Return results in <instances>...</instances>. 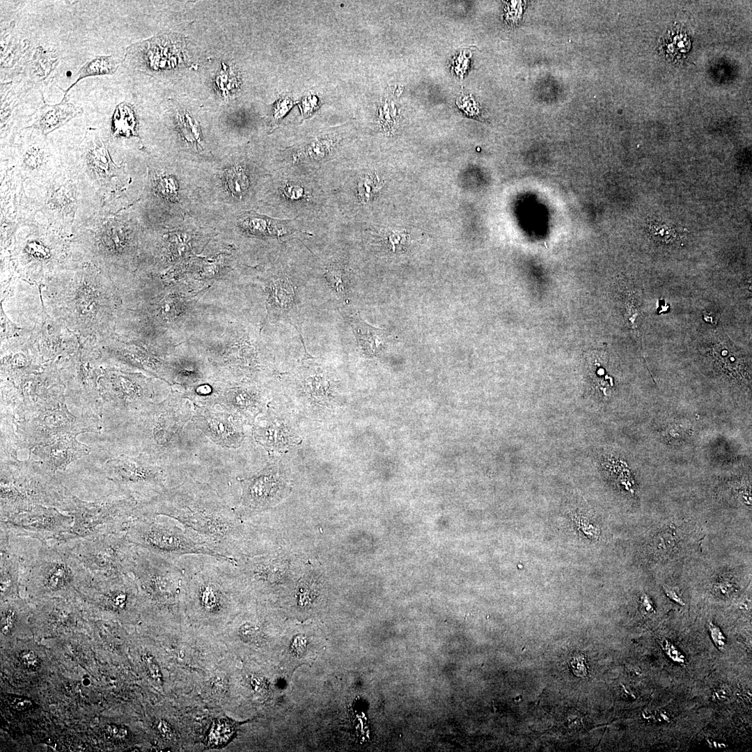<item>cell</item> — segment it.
Listing matches in <instances>:
<instances>
[{
  "mask_svg": "<svg viewBox=\"0 0 752 752\" xmlns=\"http://www.w3.org/2000/svg\"><path fill=\"white\" fill-rule=\"evenodd\" d=\"M46 312L83 338L115 332L120 296L111 278L92 265L65 269L40 288Z\"/></svg>",
  "mask_w": 752,
  "mask_h": 752,
  "instance_id": "1",
  "label": "cell"
},
{
  "mask_svg": "<svg viewBox=\"0 0 752 752\" xmlns=\"http://www.w3.org/2000/svg\"><path fill=\"white\" fill-rule=\"evenodd\" d=\"M145 509L155 515L174 519L199 534L229 564L235 565L242 531L241 517L209 485L186 477L180 485L146 501Z\"/></svg>",
  "mask_w": 752,
  "mask_h": 752,
  "instance_id": "2",
  "label": "cell"
},
{
  "mask_svg": "<svg viewBox=\"0 0 752 752\" xmlns=\"http://www.w3.org/2000/svg\"><path fill=\"white\" fill-rule=\"evenodd\" d=\"M0 473V519L39 506L71 510L75 494L42 461L1 457Z\"/></svg>",
  "mask_w": 752,
  "mask_h": 752,
  "instance_id": "3",
  "label": "cell"
},
{
  "mask_svg": "<svg viewBox=\"0 0 752 752\" xmlns=\"http://www.w3.org/2000/svg\"><path fill=\"white\" fill-rule=\"evenodd\" d=\"M65 396V388L60 383L36 400L21 405L17 415L19 448L31 450L65 436L99 432L98 418L74 416L67 407Z\"/></svg>",
  "mask_w": 752,
  "mask_h": 752,
  "instance_id": "4",
  "label": "cell"
},
{
  "mask_svg": "<svg viewBox=\"0 0 752 752\" xmlns=\"http://www.w3.org/2000/svg\"><path fill=\"white\" fill-rule=\"evenodd\" d=\"M142 504L143 501L118 488L94 501H85L75 495L68 513L73 517L71 528L55 541L92 540L126 531L133 519L141 512Z\"/></svg>",
  "mask_w": 752,
  "mask_h": 752,
  "instance_id": "5",
  "label": "cell"
},
{
  "mask_svg": "<svg viewBox=\"0 0 752 752\" xmlns=\"http://www.w3.org/2000/svg\"><path fill=\"white\" fill-rule=\"evenodd\" d=\"M194 412L189 399L178 393L136 412L135 434L142 453L166 464L171 453L176 450L183 428L191 420Z\"/></svg>",
  "mask_w": 752,
  "mask_h": 752,
  "instance_id": "6",
  "label": "cell"
},
{
  "mask_svg": "<svg viewBox=\"0 0 752 752\" xmlns=\"http://www.w3.org/2000/svg\"><path fill=\"white\" fill-rule=\"evenodd\" d=\"M91 574L63 542L42 543L22 586L36 596H65L78 593Z\"/></svg>",
  "mask_w": 752,
  "mask_h": 752,
  "instance_id": "7",
  "label": "cell"
},
{
  "mask_svg": "<svg viewBox=\"0 0 752 752\" xmlns=\"http://www.w3.org/2000/svg\"><path fill=\"white\" fill-rule=\"evenodd\" d=\"M129 541L134 546L173 558L196 554L228 561L199 534L185 527L162 522L157 515L142 510L130 522L127 531Z\"/></svg>",
  "mask_w": 752,
  "mask_h": 752,
  "instance_id": "8",
  "label": "cell"
},
{
  "mask_svg": "<svg viewBox=\"0 0 752 752\" xmlns=\"http://www.w3.org/2000/svg\"><path fill=\"white\" fill-rule=\"evenodd\" d=\"M130 573L138 594L159 611H173L185 595L187 572L176 558L136 547Z\"/></svg>",
  "mask_w": 752,
  "mask_h": 752,
  "instance_id": "9",
  "label": "cell"
},
{
  "mask_svg": "<svg viewBox=\"0 0 752 752\" xmlns=\"http://www.w3.org/2000/svg\"><path fill=\"white\" fill-rule=\"evenodd\" d=\"M55 364L66 396L82 409L83 414L101 417L104 402L99 380L107 366L97 341L80 337L77 350Z\"/></svg>",
  "mask_w": 752,
  "mask_h": 752,
  "instance_id": "10",
  "label": "cell"
},
{
  "mask_svg": "<svg viewBox=\"0 0 752 752\" xmlns=\"http://www.w3.org/2000/svg\"><path fill=\"white\" fill-rule=\"evenodd\" d=\"M63 543L93 576L111 577L131 572L136 546L129 541L126 531Z\"/></svg>",
  "mask_w": 752,
  "mask_h": 752,
  "instance_id": "11",
  "label": "cell"
},
{
  "mask_svg": "<svg viewBox=\"0 0 752 752\" xmlns=\"http://www.w3.org/2000/svg\"><path fill=\"white\" fill-rule=\"evenodd\" d=\"M106 477L118 489L148 501L169 487L166 464L152 460L144 453L120 456L104 464Z\"/></svg>",
  "mask_w": 752,
  "mask_h": 752,
  "instance_id": "12",
  "label": "cell"
},
{
  "mask_svg": "<svg viewBox=\"0 0 752 752\" xmlns=\"http://www.w3.org/2000/svg\"><path fill=\"white\" fill-rule=\"evenodd\" d=\"M237 583L235 574L203 561L196 570L187 572L185 596L203 616L216 618L228 612Z\"/></svg>",
  "mask_w": 752,
  "mask_h": 752,
  "instance_id": "13",
  "label": "cell"
},
{
  "mask_svg": "<svg viewBox=\"0 0 752 752\" xmlns=\"http://www.w3.org/2000/svg\"><path fill=\"white\" fill-rule=\"evenodd\" d=\"M103 402L123 412H138L152 402L154 391L150 378L141 373L106 367L99 380Z\"/></svg>",
  "mask_w": 752,
  "mask_h": 752,
  "instance_id": "14",
  "label": "cell"
},
{
  "mask_svg": "<svg viewBox=\"0 0 752 752\" xmlns=\"http://www.w3.org/2000/svg\"><path fill=\"white\" fill-rule=\"evenodd\" d=\"M73 517L57 508L43 506L1 519L12 533L47 543L56 540L71 528Z\"/></svg>",
  "mask_w": 752,
  "mask_h": 752,
  "instance_id": "15",
  "label": "cell"
},
{
  "mask_svg": "<svg viewBox=\"0 0 752 752\" xmlns=\"http://www.w3.org/2000/svg\"><path fill=\"white\" fill-rule=\"evenodd\" d=\"M78 593L100 611L122 616L130 611L138 589L131 573L111 577L91 574Z\"/></svg>",
  "mask_w": 752,
  "mask_h": 752,
  "instance_id": "16",
  "label": "cell"
},
{
  "mask_svg": "<svg viewBox=\"0 0 752 752\" xmlns=\"http://www.w3.org/2000/svg\"><path fill=\"white\" fill-rule=\"evenodd\" d=\"M32 329L31 345L45 366L69 357L80 344L78 335L51 317L46 311Z\"/></svg>",
  "mask_w": 752,
  "mask_h": 752,
  "instance_id": "17",
  "label": "cell"
},
{
  "mask_svg": "<svg viewBox=\"0 0 752 752\" xmlns=\"http://www.w3.org/2000/svg\"><path fill=\"white\" fill-rule=\"evenodd\" d=\"M242 483L240 506L237 510L243 515L261 511L274 505L283 490V480L276 467L270 466L255 476L244 479Z\"/></svg>",
  "mask_w": 752,
  "mask_h": 752,
  "instance_id": "18",
  "label": "cell"
},
{
  "mask_svg": "<svg viewBox=\"0 0 752 752\" xmlns=\"http://www.w3.org/2000/svg\"><path fill=\"white\" fill-rule=\"evenodd\" d=\"M191 420L210 439L220 446L237 448L244 439L241 418L225 410L196 406Z\"/></svg>",
  "mask_w": 752,
  "mask_h": 752,
  "instance_id": "19",
  "label": "cell"
},
{
  "mask_svg": "<svg viewBox=\"0 0 752 752\" xmlns=\"http://www.w3.org/2000/svg\"><path fill=\"white\" fill-rule=\"evenodd\" d=\"M59 63L57 51L52 47H31L25 54L17 70L22 82L32 87L47 85L54 79Z\"/></svg>",
  "mask_w": 752,
  "mask_h": 752,
  "instance_id": "20",
  "label": "cell"
},
{
  "mask_svg": "<svg viewBox=\"0 0 752 752\" xmlns=\"http://www.w3.org/2000/svg\"><path fill=\"white\" fill-rule=\"evenodd\" d=\"M32 450V453L37 455L45 467L54 475H56L57 471H64L71 462L88 455L91 451L88 446L77 441V436L75 435L61 437L49 444L36 446Z\"/></svg>",
  "mask_w": 752,
  "mask_h": 752,
  "instance_id": "21",
  "label": "cell"
},
{
  "mask_svg": "<svg viewBox=\"0 0 752 752\" xmlns=\"http://www.w3.org/2000/svg\"><path fill=\"white\" fill-rule=\"evenodd\" d=\"M30 340L23 345L1 350V378L17 381L43 368Z\"/></svg>",
  "mask_w": 752,
  "mask_h": 752,
  "instance_id": "22",
  "label": "cell"
},
{
  "mask_svg": "<svg viewBox=\"0 0 752 752\" xmlns=\"http://www.w3.org/2000/svg\"><path fill=\"white\" fill-rule=\"evenodd\" d=\"M82 112L83 109L69 102L67 96H63L61 101L55 104H49L43 100L28 127L38 130L46 136Z\"/></svg>",
  "mask_w": 752,
  "mask_h": 752,
  "instance_id": "23",
  "label": "cell"
},
{
  "mask_svg": "<svg viewBox=\"0 0 752 752\" xmlns=\"http://www.w3.org/2000/svg\"><path fill=\"white\" fill-rule=\"evenodd\" d=\"M0 551V588L1 598L3 600L18 593L25 572L15 557L5 551Z\"/></svg>",
  "mask_w": 752,
  "mask_h": 752,
  "instance_id": "24",
  "label": "cell"
},
{
  "mask_svg": "<svg viewBox=\"0 0 752 752\" xmlns=\"http://www.w3.org/2000/svg\"><path fill=\"white\" fill-rule=\"evenodd\" d=\"M352 326L361 348L368 354H377L386 342L385 331L370 326L360 316L353 318Z\"/></svg>",
  "mask_w": 752,
  "mask_h": 752,
  "instance_id": "25",
  "label": "cell"
},
{
  "mask_svg": "<svg viewBox=\"0 0 752 752\" xmlns=\"http://www.w3.org/2000/svg\"><path fill=\"white\" fill-rule=\"evenodd\" d=\"M120 63V61L112 55H98L91 58L80 68L74 82L63 91V96H67L70 91L84 78L114 74Z\"/></svg>",
  "mask_w": 752,
  "mask_h": 752,
  "instance_id": "26",
  "label": "cell"
},
{
  "mask_svg": "<svg viewBox=\"0 0 752 752\" xmlns=\"http://www.w3.org/2000/svg\"><path fill=\"white\" fill-rule=\"evenodd\" d=\"M137 120L134 111L131 105L123 102L118 104L113 111L111 118L113 136H136Z\"/></svg>",
  "mask_w": 752,
  "mask_h": 752,
  "instance_id": "27",
  "label": "cell"
},
{
  "mask_svg": "<svg viewBox=\"0 0 752 752\" xmlns=\"http://www.w3.org/2000/svg\"><path fill=\"white\" fill-rule=\"evenodd\" d=\"M33 329L18 327L10 320L1 307V350L17 347L26 343Z\"/></svg>",
  "mask_w": 752,
  "mask_h": 752,
  "instance_id": "28",
  "label": "cell"
},
{
  "mask_svg": "<svg viewBox=\"0 0 752 752\" xmlns=\"http://www.w3.org/2000/svg\"><path fill=\"white\" fill-rule=\"evenodd\" d=\"M265 425H257L254 428L256 439L270 448H279L288 442V430L273 420L266 421Z\"/></svg>",
  "mask_w": 752,
  "mask_h": 752,
  "instance_id": "29",
  "label": "cell"
},
{
  "mask_svg": "<svg viewBox=\"0 0 752 752\" xmlns=\"http://www.w3.org/2000/svg\"><path fill=\"white\" fill-rule=\"evenodd\" d=\"M214 85L216 90L220 95L226 98L234 93L239 86L237 75L230 68L222 63L216 76Z\"/></svg>",
  "mask_w": 752,
  "mask_h": 752,
  "instance_id": "30",
  "label": "cell"
},
{
  "mask_svg": "<svg viewBox=\"0 0 752 752\" xmlns=\"http://www.w3.org/2000/svg\"><path fill=\"white\" fill-rule=\"evenodd\" d=\"M226 185L234 196L242 197L249 187V181L244 170L240 166L228 169L225 174Z\"/></svg>",
  "mask_w": 752,
  "mask_h": 752,
  "instance_id": "31",
  "label": "cell"
},
{
  "mask_svg": "<svg viewBox=\"0 0 752 752\" xmlns=\"http://www.w3.org/2000/svg\"><path fill=\"white\" fill-rule=\"evenodd\" d=\"M178 124L182 137L192 145L201 144L199 124L187 112L178 116Z\"/></svg>",
  "mask_w": 752,
  "mask_h": 752,
  "instance_id": "32",
  "label": "cell"
},
{
  "mask_svg": "<svg viewBox=\"0 0 752 752\" xmlns=\"http://www.w3.org/2000/svg\"><path fill=\"white\" fill-rule=\"evenodd\" d=\"M382 184L376 173H368L362 177L357 185V192L362 203L371 201L380 190Z\"/></svg>",
  "mask_w": 752,
  "mask_h": 752,
  "instance_id": "33",
  "label": "cell"
},
{
  "mask_svg": "<svg viewBox=\"0 0 752 752\" xmlns=\"http://www.w3.org/2000/svg\"><path fill=\"white\" fill-rule=\"evenodd\" d=\"M19 622V609L15 603H8L1 606V634H10Z\"/></svg>",
  "mask_w": 752,
  "mask_h": 752,
  "instance_id": "34",
  "label": "cell"
},
{
  "mask_svg": "<svg viewBox=\"0 0 752 752\" xmlns=\"http://www.w3.org/2000/svg\"><path fill=\"white\" fill-rule=\"evenodd\" d=\"M233 732L234 727L230 723L225 720L217 721L209 734V743L214 745L221 744L228 740Z\"/></svg>",
  "mask_w": 752,
  "mask_h": 752,
  "instance_id": "35",
  "label": "cell"
},
{
  "mask_svg": "<svg viewBox=\"0 0 752 752\" xmlns=\"http://www.w3.org/2000/svg\"><path fill=\"white\" fill-rule=\"evenodd\" d=\"M45 159V150L40 145L30 144L25 148L22 160L29 169H36L42 165Z\"/></svg>",
  "mask_w": 752,
  "mask_h": 752,
  "instance_id": "36",
  "label": "cell"
},
{
  "mask_svg": "<svg viewBox=\"0 0 752 752\" xmlns=\"http://www.w3.org/2000/svg\"><path fill=\"white\" fill-rule=\"evenodd\" d=\"M659 644L666 655L673 662L685 665L687 659L684 655L670 641L663 639Z\"/></svg>",
  "mask_w": 752,
  "mask_h": 752,
  "instance_id": "37",
  "label": "cell"
},
{
  "mask_svg": "<svg viewBox=\"0 0 752 752\" xmlns=\"http://www.w3.org/2000/svg\"><path fill=\"white\" fill-rule=\"evenodd\" d=\"M327 276L333 287L339 292L345 289L346 274L340 268L331 267L327 270Z\"/></svg>",
  "mask_w": 752,
  "mask_h": 752,
  "instance_id": "38",
  "label": "cell"
},
{
  "mask_svg": "<svg viewBox=\"0 0 752 752\" xmlns=\"http://www.w3.org/2000/svg\"><path fill=\"white\" fill-rule=\"evenodd\" d=\"M158 191L164 197L173 199L177 197L178 186L175 181L170 177L163 178L158 183Z\"/></svg>",
  "mask_w": 752,
  "mask_h": 752,
  "instance_id": "39",
  "label": "cell"
},
{
  "mask_svg": "<svg viewBox=\"0 0 752 752\" xmlns=\"http://www.w3.org/2000/svg\"><path fill=\"white\" fill-rule=\"evenodd\" d=\"M707 626L710 637L714 645L720 651H724L726 645V639L723 632L719 626L714 624L710 620L708 622Z\"/></svg>",
  "mask_w": 752,
  "mask_h": 752,
  "instance_id": "40",
  "label": "cell"
},
{
  "mask_svg": "<svg viewBox=\"0 0 752 752\" xmlns=\"http://www.w3.org/2000/svg\"><path fill=\"white\" fill-rule=\"evenodd\" d=\"M142 659L150 677L155 681L161 682L162 678V673L159 666L153 656L151 654L146 652L143 655Z\"/></svg>",
  "mask_w": 752,
  "mask_h": 752,
  "instance_id": "41",
  "label": "cell"
},
{
  "mask_svg": "<svg viewBox=\"0 0 752 752\" xmlns=\"http://www.w3.org/2000/svg\"><path fill=\"white\" fill-rule=\"evenodd\" d=\"M19 659L26 667L35 669L40 666V660L33 650H22L19 654Z\"/></svg>",
  "mask_w": 752,
  "mask_h": 752,
  "instance_id": "42",
  "label": "cell"
},
{
  "mask_svg": "<svg viewBox=\"0 0 752 752\" xmlns=\"http://www.w3.org/2000/svg\"><path fill=\"white\" fill-rule=\"evenodd\" d=\"M106 734L114 739L122 740L125 739L129 734L128 730L116 724H108L105 726Z\"/></svg>",
  "mask_w": 752,
  "mask_h": 752,
  "instance_id": "43",
  "label": "cell"
},
{
  "mask_svg": "<svg viewBox=\"0 0 752 752\" xmlns=\"http://www.w3.org/2000/svg\"><path fill=\"white\" fill-rule=\"evenodd\" d=\"M283 192L285 197L291 200L300 199L304 196V189L300 185L288 183L283 188Z\"/></svg>",
  "mask_w": 752,
  "mask_h": 752,
  "instance_id": "44",
  "label": "cell"
},
{
  "mask_svg": "<svg viewBox=\"0 0 752 752\" xmlns=\"http://www.w3.org/2000/svg\"><path fill=\"white\" fill-rule=\"evenodd\" d=\"M10 705L17 711H24L29 709L33 705V701L29 698L13 696L8 698Z\"/></svg>",
  "mask_w": 752,
  "mask_h": 752,
  "instance_id": "45",
  "label": "cell"
},
{
  "mask_svg": "<svg viewBox=\"0 0 752 752\" xmlns=\"http://www.w3.org/2000/svg\"><path fill=\"white\" fill-rule=\"evenodd\" d=\"M584 660L583 655H579L574 656L570 661L571 667L577 676L585 677L587 675V668Z\"/></svg>",
  "mask_w": 752,
  "mask_h": 752,
  "instance_id": "46",
  "label": "cell"
},
{
  "mask_svg": "<svg viewBox=\"0 0 752 752\" xmlns=\"http://www.w3.org/2000/svg\"><path fill=\"white\" fill-rule=\"evenodd\" d=\"M662 588H663V590H664V593L666 594V595L670 600H671L672 601H673L674 602H675L676 604H679L680 606H684L685 605V603H684V600L679 595V594L677 593V590L675 589H674L673 588H672V587H671V586H669L668 585H664L662 586Z\"/></svg>",
  "mask_w": 752,
  "mask_h": 752,
  "instance_id": "47",
  "label": "cell"
},
{
  "mask_svg": "<svg viewBox=\"0 0 752 752\" xmlns=\"http://www.w3.org/2000/svg\"><path fill=\"white\" fill-rule=\"evenodd\" d=\"M156 728L161 735L164 737H170L171 733V729L169 723L164 720H160L157 722Z\"/></svg>",
  "mask_w": 752,
  "mask_h": 752,
  "instance_id": "48",
  "label": "cell"
},
{
  "mask_svg": "<svg viewBox=\"0 0 752 752\" xmlns=\"http://www.w3.org/2000/svg\"><path fill=\"white\" fill-rule=\"evenodd\" d=\"M641 604L643 611L646 613H651L655 612V607L651 599L646 595H642L641 597Z\"/></svg>",
  "mask_w": 752,
  "mask_h": 752,
  "instance_id": "49",
  "label": "cell"
},
{
  "mask_svg": "<svg viewBox=\"0 0 752 752\" xmlns=\"http://www.w3.org/2000/svg\"><path fill=\"white\" fill-rule=\"evenodd\" d=\"M729 696L728 689L719 687L712 694V698L714 701H723Z\"/></svg>",
  "mask_w": 752,
  "mask_h": 752,
  "instance_id": "50",
  "label": "cell"
},
{
  "mask_svg": "<svg viewBox=\"0 0 752 752\" xmlns=\"http://www.w3.org/2000/svg\"><path fill=\"white\" fill-rule=\"evenodd\" d=\"M715 590H716V593L718 594H719L721 595H723V596H726V595H728L730 593V591L732 590V586H731L730 584H728V583H719V585L716 586V588H715Z\"/></svg>",
  "mask_w": 752,
  "mask_h": 752,
  "instance_id": "51",
  "label": "cell"
}]
</instances>
